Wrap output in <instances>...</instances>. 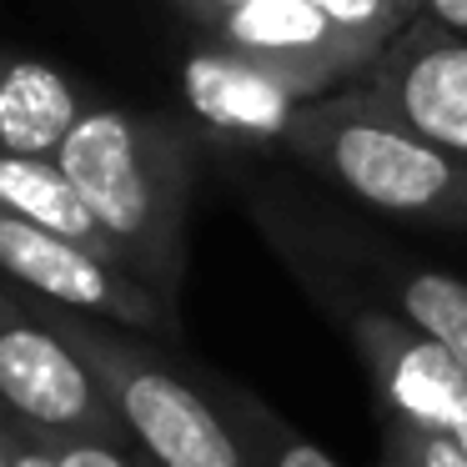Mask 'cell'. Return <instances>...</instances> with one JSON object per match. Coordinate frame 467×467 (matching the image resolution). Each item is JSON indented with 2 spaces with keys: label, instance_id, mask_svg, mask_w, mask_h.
Segmentation results:
<instances>
[{
  "label": "cell",
  "instance_id": "9a60e30c",
  "mask_svg": "<svg viewBox=\"0 0 467 467\" xmlns=\"http://www.w3.org/2000/svg\"><path fill=\"white\" fill-rule=\"evenodd\" d=\"M382 467H467V452L452 437L417 432L407 422H382Z\"/></svg>",
  "mask_w": 467,
  "mask_h": 467
},
{
  "label": "cell",
  "instance_id": "6da1fadb",
  "mask_svg": "<svg viewBox=\"0 0 467 467\" xmlns=\"http://www.w3.org/2000/svg\"><path fill=\"white\" fill-rule=\"evenodd\" d=\"M66 176L91 206L121 272L176 306L186 282V226L196 192V141L182 121L96 101L66 136Z\"/></svg>",
  "mask_w": 467,
  "mask_h": 467
},
{
  "label": "cell",
  "instance_id": "7402d4cb",
  "mask_svg": "<svg viewBox=\"0 0 467 467\" xmlns=\"http://www.w3.org/2000/svg\"><path fill=\"white\" fill-rule=\"evenodd\" d=\"M397 5H402V11H407V16H412V21H417V0H397Z\"/></svg>",
  "mask_w": 467,
  "mask_h": 467
},
{
  "label": "cell",
  "instance_id": "ffe728a7",
  "mask_svg": "<svg viewBox=\"0 0 467 467\" xmlns=\"http://www.w3.org/2000/svg\"><path fill=\"white\" fill-rule=\"evenodd\" d=\"M0 467H11V412L0 407Z\"/></svg>",
  "mask_w": 467,
  "mask_h": 467
},
{
  "label": "cell",
  "instance_id": "ba28073f",
  "mask_svg": "<svg viewBox=\"0 0 467 467\" xmlns=\"http://www.w3.org/2000/svg\"><path fill=\"white\" fill-rule=\"evenodd\" d=\"M202 36L272 66L276 76L296 81L317 101L357 86L382 56V46L327 21L312 0H246Z\"/></svg>",
  "mask_w": 467,
  "mask_h": 467
},
{
  "label": "cell",
  "instance_id": "277c9868",
  "mask_svg": "<svg viewBox=\"0 0 467 467\" xmlns=\"http://www.w3.org/2000/svg\"><path fill=\"white\" fill-rule=\"evenodd\" d=\"M0 407L41 437L131 442L96 372L36 312V296L5 276H0Z\"/></svg>",
  "mask_w": 467,
  "mask_h": 467
},
{
  "label": "cell",
  "instance_id": "7a4b0ae2",
  "mask_svg": "<svg viewBox=\"0 0 467 467\" xmlns=\"http://www.w3.org/2000/svg\"><path fill=\"white\" fill-rule=\"evenodd\" d=\"M286 156L367 212L467 236V166L422 141L362 86L306 106L286 136Z\"/></svg>",
  "mask_w": 467,
  "mask_h": 467
},
{
  "label": "cell",
  "instance_id": "8992f818",
  "mask_svg": "<svg viewBox=\"0 0 467 467\" xmlns=\"http://www.w3.org/2000/svg\"><path fill=\"white\" fill-rule=\"evenodd\" d=\"M0 276L51 306L101 317V322L126 327V332H141V337L182 332L176 306H166L131 272H121L116 262L86 252V246L66 242V236H51L41 226L16 222L5 212H0Z\"/></svg>",
  "mask_w": 467,
  "mask_h": 467
},
{
  "label": "cell",
  "instance_id": "5bb4252c",
  "mask_svg": "<svg viewBox=\"0 0 467 467\" xmlns=\"http://www.w3.org/2000/svg\"><path fill=\"white\" fill-rule=\"evenodd\" d=\"M312 5L327 16V21H337L342 31L382 46V51L412 26V16H407L397 0H312Z\"/></svg>",
  "mask_w": 467,
  "mask_h": 467
},
{
  "label": "cell",
  "instance_id": "2e32d148",
  "mask_svg": "<svg viewBox=\"0 0 467 467\" xmlns=\"http://www.w3.org/2000/svg\"><path fill=\"white\" fill-rule=\"evenodd\" d=\"M46 442L56 467H151L131 442H111V437H46Z\"/></svg>",
  "mask_w": 467,
  "mask_h": 467
},
{
  "label": "cell",
  "instance_id": "30bf717a",
  "mask_svg": "<svg viewBox=\"0 0 467 467\" xmlns=\"http://www.w3.org/2000/svg\"><path fill=\"white\" fill-rule=\"evenodd\" d=\"M96 106L81 76L31 51L0 46V151L5 156H61L66 136Z\"/></svg>",
  "mask_w": 467,
  "mask_h": 467
},
{
  "label": "cell",
  "instance_id": "e0dca14e",
  "mask_svg": "<svg viewBox=\"0 0 467 467\" xmlns=\"http://www.w3.org/2000/svg\"><path fill=\"white\" fill-rule=\"evenodd\" d=\"M417 21L467 41V0H417Z\"/></svg>",
  "mask_w": 467,
  "mask_h": 467
},
{
  "label": "cell",
  "instance_id": "d6986e66",
  "mask_svg": "<svg viewBox=\"0 0 467 467\" xmlns=\"http://www.w3.org/2000/svg\"><path fill=\"white\" fill-rule=\"evenodd\" d=\"M171 5L196 26V31H212L216 21H226V16H232L236 5H246V0H171Z\"/></svg>",
  "mask_w": 467,
  "mask_h": 467
},
{
  "label": "cell",
  "instance_id": "7c38bea8",
  "mask_svg": "<svg viewBox=\"0 0 467 467\" xmlns=\"http://www.w3.org/2000/svg\"><path fill=\"white\" fill-rule=\"evenodd\" d=\"M382 286L387 306L402 322H412L422 337H432L467 377V282L452 272H437L422 262L382 256Z\"/></svg>",
  "mask_w": 467,
  "mask_h": 467
},
{
  "label": "cell",
  "instance_id": "8fae6325",
  "mask_svg": "<svg viewBox=\"0 0 467 467\" xmlns=\"http://www.w3.org/2000/svg\"><path fill=\"white\" fill-rule=\"evenodd\" d=\"M0 212L116 262L111 242L101 236V226L91 216V206L81 202L76 182L66 176V166L56 156H5L0 151Z\"/></svg>",
  "mask_w": 467,
  "mask_h": 467
},
{
  "label": "cell",
  "instance_id": "4fadbf2b",
  "mask_svg": "<svg viewBox=\"0 0 467 467\" xmlns=\"http://www.w3.org/2000/svg\"><path fill=\"white\" fill-rule=\"evenodd\" d=\"M212 392H216V402L226 407V417H232L252 467H342L337 457H327L312 437H302L292 422H282L262 397L242 392V387H232V382L212 387Z\"/></svg>",
  "mask_w": 467,
  "mask_h": 467
},
{
  "label": "cell",
  "instance_id": "9c48e42d",
  "mask_svg": "<svg viewBox=\"0 0 467 467\" xmlns=\"http://www.w3.org/2000/svg\"><path fill=\"white\" fill-rule=\"evenodd\" d=\"M357 86L422 141L467 166V41L412 21Z\"/></svg>",
  "mask_w": 467,
  "mask_h": 467
},
{
  "label": "cell",
  "instance_id": "3957f363",
  "mask_svg": "<svg viewBox=\"0 0 467 467\" xmlns=\"http://www.w3.org/2000/svg\"><path fill=\"white\" fill-rule=\"evenodd\" d=\"M36 312L96 372L126 437L151 467H252L216 392L196 387L151 337L71 312V306H51L41 296H36Z\"/></svg>",
  "mask_w": 467,
  "mask_h": 467
},
{
  "label": "cell",
  "instance_id": "44dd1931",
  "mask_svg": "<svg viewBox=\"0 0 467 467\" xmlns=\"http://www.w3.org/2000/svg\"><path fill=\"white\" fill-rule=\"evenodd\" d=\"M452 442L467 452V407H462V417H457V432H452Z\"/></svg>",
  "mask_w": 467,
  "mask_h": 467
},
{
  "label": "cell",
  "instance_id": "ac0fdd59",
  "mask_svg": "<svg viewBox=\"0 0 467 467\" xmlns=\"http://www.w3.org/2000/svg\"><path fill=\"white\" fill-rule=\"evenodd\" d=\"M11 467H56L51 442L41 432H31L26 422H16V417H11Z\"/></svg>",
  "mask_w": 467,
  "mask_h": 467
},
{
  "label": "cell",
  "instance_id": "5b68a950",
  "mask_svg": "<svg viewBox=\"0 0 467 467\" xmlns=\"http://www.w3.org/2000/svg\"><path fill=\"white\" fill-rule=\"evenodd\" d=\"M317 296L327 302V312H337V322L347 327L357 362L367 367L377 402H382V422H407L417 432L452 437L457 417L467 407V377L432 337H422L412 322L392 312V306L357 302L347 286H322L306 276Z\"/></svg>",
  "mask_w": 467,
  "mask_h": 467
},
{
  "label": "cell",
  "instance_id": "52a82bcc",
  "mask_svg": "<svg viewBox=\"0 0 467 467\" xmlns=\"http://www.w3.org/2000/svg\"><path fill=\"white\" fill-rule=\"evenodd\" d=\"M182 101L186 116L226 151H286L296 116L317 96L232 46L202 41L182 61Z\"/></svg>",
  "mask_w": 467,
  "mask_h": 467
}]
</instances>
